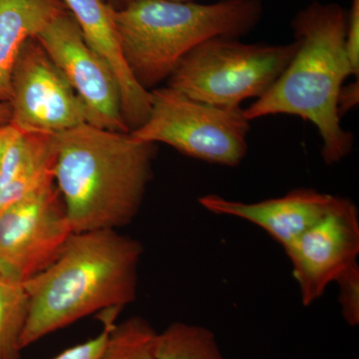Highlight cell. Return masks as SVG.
Here are the masks:
<instances>
[{
    "label": "cell",
    "mask_w": 359,
    "mask_h": 359,
    "mask_svg": "<svg viewBox=\"0 0 359 359\" xmlns=\"http://www.w3.org/2000/svg\"><path fill=\"white\" fill-rule=\"evenodd\" d=\"M143 245L117 230L73 233L55 261L23 283L28 313L21 351L85 316L136 299Z\"/></svg>",
    "instance_id": "1"
},
{
    "label": "cell",
    "mask_w": 359,
    "mask_h": 359,
    "mask_svg": "<svg viewBox=\"0 0 359 359\" xmlns=\"http://www.w3.org/2000/svg\"><path fill=\"white\" fill-rule=\"evenodd\" d=\"M56 137L55 184L73 233L131 223L153 179L157 144L87 123Z\"/></svg>",
    "instance_id": "2"
},
{
    "label": "cell",
    "mask_w": 359,
    "mask_h": 359,
    "mask_svg": "<svg viewBox=\"0 0 359 359\" xmlns=\"http://www.w3.org/2000/svg\"><path fill=\"white\" fill-rule=\"evenodd\" d=\"M347 11L337 4L313 1L292 20L299 44L294 57L271 89L244 109L249 121L271 115H292L320 132L321 158L328 166L353 152L354 136L342 128L337 98L353 75L346 51Z\"/></svg>",
    "instance_id": "3"
},
{
    "label": "cell",
    "mask_w": 359,
    "mask_h": 359,
    "mask_svg": "<svg viewBox=\"0 0 359 359\" xmlns=\"http://www.w3.org/2000/svg\"><path fill=\"white\" fill-rule=\"evenodd\" d=\"M263 13L262 0H133L119 11L111 8L125 62L149 92L166 83L197 45L218 36L242 39L261 22Z\"/></svg>",
    "instance_id": "4"
},
{
    "label": "cell",
    "mask_w": 359,
    "mask_h": 359,
    "mask_svg": "<svg viewBox=\"0 0 359 359\" xmlns=\"http://www.w3.org/2000/svg\"><path fill=\"white\" fill-rule=\"evenodd\" d=\"M287 44L245 43L236 37L205 40L179 61L166 86L209 105L241 107L263 97L297 50Z\"/></svg>",
    "instance_id": "5"
},
{
    "label": "cell",
    "mask_w": 359,
    "mask_h": 359,
    "mask_svg": "<svg viewBox=\"0 0 359 359\" xmlns=\"http://www.w3.org/2000/svg\"><path fill=\"white\" fill-rule=\"evenodd\" d=\"M147 121L130 132L134 138L164 143L182 154L224 167H238L248 154L250 121L241 107L194 100L170 87L151 90Z\"/></svg>",
    "instance_id": "6"
},
{
    "label": "cell",
    "mask_w": 359,
    "mask_h": 359,
    "mask_svg": "<svg viewBox=\"0 0 359 359\" xmlns=\"http://www.w3.org/2000/svg\"><path fill=\"white\" fill-rule=\"evenodd\" d=\"M72 233L56 184L43 187L0 212V271L26 282L55 261Z\"/></svg>",
    "instance_id": "7"
},
{
    "label": "cell",
    "mask_w": 359,
    "mask_h": 359,
    "mask_svg": "<svg viewBox=\"0 0 359 359\" xmlns=\"http://www.w3.org/2000/svg\"><path fill=\"white\" fill-rule=\"evenodd\" d=\"M9 104V124L18 131L58 135L86 124L76 92L35 37L16 58Z\"/></svg>",
    "instance_id": "8"
},
{
    "label": "cell",
    "mask_w": 359,
    "mask_h": 359,
    "mask_svg": "<svg viewBox=\"0 0 359 359\" xmlns=\"http://www.w3.org/2000/svg\"><path fill=\"white\" fill-rule=\"evenodd\" d=\"M35 39L76 92L83 104L87 124L130 133L123 118L117 78L106 61L85 41L70 11L53 18Z\"/></svg>",
    "instance_id": "9"
},
{
    "label": "cell",
    "mask_w": 359,
    "mask_h": 359,
    "mask_svg": "<svg viewBox=\"0 0 359 359\" xmlns=\"http://www.w3.org/2000/svg\"><path fill=\"white\" fill-rule=\"evenodd\" d=\"M302 304L318 301L346 269L358 264L359 214L353 201L339 197L320 221L285 248Z\"/></svg>",
    "instance_id": "10"
},
{
    "label": "cell",
    "mask_w": 359,
    "mask_h": 359,
    "mask_svg": "<svg viewBox=\"0 0 359 359\" xmlns=\"http://www.w3.org/2000/svg\"><path fill=\"white\" fill-rule=\"evenodd\" d=\"M339 196L314 189L299 188L275 199L245 203L209 194L199 198L200 205L219 216L244 219L261 228L283 249L325 216Z\"/></svg>",
    "instance_id": "11"
},
{
    "label": "cell",
    "mask_w": 359,
    "mask_h": 359,
    "mask_svg": "<svg viewBox=\"0 0 359 359\" xmlns=\"http://www.w3.org/2000/svg\"><path fill=\"white\" fill-rule=\"evenodd\" d=\"M56 162V135L15 130L2 155L0 212L55 183Z\"/></svg>",
    "instance_id": "12"
},
{
    "label": "cell",
    "mask_w": 359,
    "mask_h": 359,
    "mask_svg": "<svg viewBox=\"0 0 359 359\" xmlns=\"http://www.w3.org/2000/svg\"><path fill=\"white\" fill-rule=\"evenodd\" d=\"M66 11L63 0H0V103L11 102V76L22 45Z\"/></svg>",
    "instance_id": "13"
},
{
    "label": "cell",
    "mask_w": 359,
    "mask_h": 359,
    "mask_svg": "<svg viewBox=\"0 0 359 359\" xmlns=\"http://www.w3.org/2000/svg\"><path fill=\"white\" fill-rule=\"evenodd\" d=\"M156 359H226L209 328L176 321L158 332Z\"/></svg>",
    "instance_id": "14"
},
{
    "label": "cell",
    "mask_w": 359,
    "mask_h": 359,
    "mask_svg": "<svg viewBox=\"0 0 359 359\" xmlns=\"http://www.w3.org/2000/svg\"><path fill=\"white\" fill-rule=\"evenodd\" d=\"M27 313L25 285L0 271V359H20V337Z\"/></svg>",
    "instance_id": "15"
},
{
    "label": "cell",
    "mask_w": 359,
    "mask_h": 359,
    "mask_svg": "<svg viewBox=\"0 0 359 359\" xmlns=\"http://www.w3.org/2000/svg\"><path fill=\"white\" fill-rule=\"evenodd\" d=\"M157 337L147 320L130 318L114 325L98 359H156Z\"/></svg>",
    "instance_id": "16"
},
{
    "label": "cell",
    "mask_w": 359,
    "mask_h": 359,
    "mask_svg": "<svg viewBox=\"0 0 359 359\" xmlns=\"http://www.w3.org/2000/svg\"><path fill=\"white\" fill-rule=\"evenodd\" d=\"M339 285V302L347 325L358 327L359 323V266L354 264L335 280Z\"/></svg>",
    "instance_id": "17"
},
{
    "label": "cell",
    "mask_w": 359,
    "mask_h": 359,
    "mask_svg": "<svg viewBox=\"0 0 359 359\" xmlns=\"http://www.w3.org/2000/svg\"><path fill=\"white\" fill-rule=\"evenodd\" d=\"M120 311L110 309L104 313L103 330L93 339L83 344L70 347L53 359H98L106 346L111 330L114 327L115 320Z\"/></svg>",
    "instance_id": "18"
},
{
    "label": "cell",
    "mask_w": 359,
    "mask_h": 359,
    "mask_svg": "<svg viewBox=\"0 0 359 359\" xmlns=\"http://www.w3.org/2000/svg\"><path fill=\"white\" fill-rule=\"evenodd\" d=\"M346 51L353 76L359 74V0H351V9L347 11Z\"/></svg>",
    "instance_id": "19"
},
{
    "label": "cell",
    "mask_w": 359,
    "mask_h": 359,
    "mask_svg": "<svg viewBox=\"0 0 359 359\" xmlns=\"http://www.w3.org/2000/svg\"><path fill=\"white\" fill-rule=\"evenodd\" d=\"M359 101V82L358 79L340 89L339 98H337V113L340 119L349 111L353 110L358 105Z\"/></svg>",
    "instance_id": "20"
},
{
    "label": "cell",
    "mask_w": 359,
    "mask_h": 359,
    "mask_svg": "<svg viewBox=\"0 0 359 359\" xmlns=\"http://www.w3.org/2000/svg\"><path fill=\"white\" fill-rule=\"evenodd\" d=\"M15 132V128L11 124L1 125L0 126V168H1L2 155H4V149H6L9 139L13 137Z\"/></svg>",
    "instance_id": "21"
},
{
    "label": "cell",
    "mask_w": 359,
    "mask_h": 359,
    "mask_svg": "<svg viewBox=\"0 0 359 359\" xmlns=\"http://www.w3.org/2000/svg\"><path fill=\"white\" fill-rule=\"evenodd\" d=\"M11 117V104L4 102L0 103V126L9 124Z\"/></svg>",
    "instance_id": "22"
},
{
    "label": "cell",
    "mask_w": 359,
    "mask_h": 359,
    "mask_svg": "<svg viewBox=\"0 0 359 359\" xmlns=\"http://www.w3.org/2000/svg\"><path fill=\"white\" fill-rule=\"evenodd\" d=\"M110 8L114 9V11H119V9H122L123 7L128 6L130 2L133 1V0H103Z\"/></svg>",
    "instance_id": "23"
},
{
    "label": "cell",
    "mask_w": 359,
    "mask_h": 359,
    "mask_svg": "<svg viewBox=\"0 0 359 359\" xmlns=\"http://www.w3.org/2000/svg\"><path fill=\"white\" fill-rule=\"evenodd\" d=\"M177 1H185V0H177Z\"/></svg>",
    "instance_id": "24"
}]
</instances>
